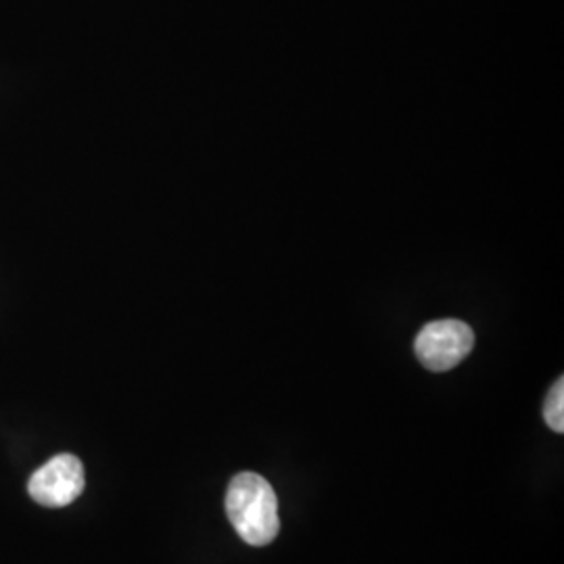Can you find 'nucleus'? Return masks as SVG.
<instances>
[{
  "label": "nucleus",
  "mask_w": 564,
  "mask_h": 564,
  "mask_svg": "<svg viewBox=\"0 0 564 564\" xmlns=\"http://www.w3.org/2000/svg\"><path fill=\"white\" fill-rule=\"evenodd\" d=\"M544 419L547 426L556 433H564V381L558 379L552 384L544 403Z\"/></svg>",
  "instance_id": "4"
},
{
  "label": "nucleus",
  "mask_w": 564,
  "mask_h": 564,
  "mask_svg": "<svg viewBox=\"0 0 564 564\" xmlns=\"http://www.w3.org/2000/svg\"><path fill=\"white\" fill-rule=\"evenodd\" d=\"M226 514L245 544L263 547L281 531L279 500L272 485L256 473H239L226 491Z\"/></svg>",
  "instance_id": "1"
},
{
  "label": "nucleus",
  "mask_w": 564,
  "mask_h": 564,
  "mask_svg": "<svg viewBox=\"0 0 564 564\" xmlns=\"http://www.w3.org/2000/svg\"><path fill=\"white\" fill-rule=\"evenodd\" d=\"M86 487L84 466L72 454H59L42 464L32 475L28 491L30 496L46 508H63L76 502Z\"/></svg>",
  "instance_id": "3"
},
{
  "label": "nucleus",
  "mask_w": 564,
  "mask_h": 564,
  "mask_svg": "<svg viewBox=\"0 0 564 564\" xmlns=\"http://www.w3.org/2000/svg\"><path fill=\"white\" fill-rule=\"evenodd\" d=\"M475 347V333L463 321H435L423 326L414 341L416 358L433 372L456 368Z\"/></svg>",
  "instance_id": "2"
}]
</instances>
